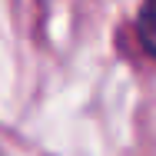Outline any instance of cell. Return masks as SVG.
Returning a JSON list of instances; mask_svg holds the SVG:
<instances>
[{
	"mask_svg": "<svg viewBox=\"0 0 156 156\" xmlns=\"http://www.w3.org/2000/svg\"><path fill=\"white\" fill-rule=\"evenodd\" d=\"M136 33H140V43L156 57V0H143L136 17Z\"/></svg>",
	"mask_w": 156,
	"mask_h": 156,
	"instance_id": "cell-1",
	"label": "cell"
}]
</instances>
